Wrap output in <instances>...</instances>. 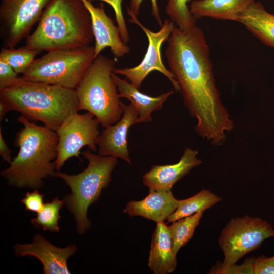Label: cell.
Instances as JSON below:
<instances>
[{
  "mask_svg": "<svg viewBox=\"0 0 274 274\" xmlns=\"http://www.w3.org/2000/svg\"><path fill=\"white\" fill-rule=\"evenodd\" d=\"M167 41V63L185 106L197 119L196 133L215 145H222L234 125L220 99L203 31L196 25L186 30L175 26Z\"/></svg>",
  "mask_w": 274,
  "mask_h": 274,
  "instance_id": "cell-1",
  "label": "cell"
},
{
  "mask_svg": "<svg viewBox=\"0 0 274 274\" xmlns=\"http://www.w3.org/2000/svg\"><path fill=\"white\" fill-rule=\"evenodd\" d=\"M18 121L24 126L16 134L14 143L19 148L7 168L1 172L8 184L21 188L38 189L43 179L54 176L53 160L57 156L58 136L56 131L38 126L23 115Z\"/></svg>",
  "mask_w": 274,
  "mask_h": 274,
  "instance_id": "cell-2",
  "label": "cell"
},
{
  "mask_svg": "<svg viewBox=\"0 0 274 274\" xmlns=\"http://www.w3.org/2000/svg\"><path fill=\"white\" fill-rule=\"evenodd\" d=\"M25 47L41 52L90 45L94 39L90 16L82 0H51Z\"/></svg>",
  "mask_w": 274,
  "mask_h": 274,
  "instance_id": "cell-3",
  "label": "cell"
},
{
  "mask_svg": "<svg viewBox=\"0 0 274 274\" xmlns=\"http://www.w3.org/2000/svg\"><path fill=\"white\" fill-rule=\"evenodd\" d=\"M0 102L8 112H20L30 121H39L56 131L78 111L76 89L32 82L22 77L13 85L0 89Z\"/></svg>",
  "mask_w": 274,
  "mask_h": 274,
  "instance_id": "cell-4",
  "label": "cell"
},
{
  "mask_svg": "<svg viewBox=\"0 0 274 274\" xmlns=\"http://www.w3.org/2000/svg\"><path fill=\"white\" fill-rule=\"evenodd\" d=\"M82 154L88 161L87 167L82 172L69 175L59 170L54 176L62 179L71 189V193L65 195L63 200L74 216L80 235L90 228L88 208L99 199L102 190L111 181V173L117 164L116 157L93 153L89 148Z\"/></svg>",
  "mask_w": 274,
  "mask_h": 274,
  "instance_id": "cell-5",
  "label": "cell"
},
{
  "mask_svg": "<svg viewBox=\"0 0 274 274\" xmlns=\"http://www.w3.org/2000/svg\"><path fill=\"white\" fill-rule=\"evenodd\" d=\"M115 64L114 60L100 54L76 88L78 111L91 113L104 128L118 121L123 112L112 77Z\"/></svg>",
  "mask_w": 274,
  "mask_h": 274,
  "instance_id": "cell-6",
  "label": "cell"
},
{
  "mask_svg": "<svg viewBox=\"0 0 274 274\" xmlns=\"http://www.w3.org/2000/svg\"><path fill=\"white\" fill-rule=\"evenodd\" d=\"M94 46L47 52L22 74L26 80L76 89L93 62Z\"/></svg>",
  "mask_w": 274,
  "mask_h": 274,
  "instance_id": "cell-7",
  "label": "cell"
},
{
  "mask_svg": "<svg viewBox=\"0 0 274 274\" xmlns=\"http://www.w3.org/2000/svg\"><path fill=\"white\" fill-rule=\"evenodd\" d=\"M270 237H274V229L266 221L247 215L232 218L223 228L218 241L224 256L222 263H236Z\"/></svg>",
  "mask_w": 274,
  "mask_h": 274,
  "instance_id": "cell-8",
  "label": "cell"
},
{
  "mask_svg": "<svg viewBox=\"0 0 274 274\" xmlns=\"http://www.w3.org/2000/svg\"><path fill=\"white\" fill-rule=\"evenodd\" d=\"M128 15L129 22L136 24L146 34L148 43L146 54L142 61L133 67L116 68L113 71L115 74L125 76L130 83L139 89L146 76L152 71L156 70L166 76L172 84L176 92H180V87L174 74L163 64L161 49L164 42L167 41L175 25L170 20L166 19L157 32H153L144 26L138 20L137 16L132 14L128 9Z\"/></svg>",
  "mask_w": 274,
  "mask_h": 274,
  "instance_id": "cell-9",
  "label": "cell"
},
{
  "mask_svg": "<svg viewBox=\"0 0 274 274\" xmlns=\"http://www.w3.org/2000/svg\"><path fill=\"white\" fill-rule=\"evenodd\" d=\"M100 122L91 113L79 114L78 112L70 115L56 130L58 136L57 156L54 161L57 171H59L70 158L80 159V150L88 146L93 152L97 149L96 140L100 135Z\"/></svg>",
  "mask_w": 274,
  "mask_h": 274,
  "instance_id": "cell-10",
  "label": "cell"
},
{
  "mask_svg": "<svg viewBox=\"0 0 274 274\" xmlns=\"http://www.w3.org/2000/svg\"><path fill=\"white\" fill-rule=\"evenodd\" d=\"M51 0H0V30L4 47H15L29 35Z\"/></svg>",
  "mask_w": 274,
  "mask_h": 274,
  "instance_id": "cell-11",
  "label": "cell"
},
{
  "mask_svg": "<svg viewBox=\"0 0 274 274\" xmlns=\"http://www.w3.org/2000/svg\"><path fill=\"white\" fill-rule=\"evenodd\" d=\"M17 256H33L43 265L44 274H69L67 260L74 255L77 247L71 245L64 248L53 245L41 234L34 236L30 244H17L14 246Z\"/></svg>",
  "mask_w": 274,
  "mask_h": 274,
  "instance_id": "cell-12",
  "label": "cell"
},
{
  "mask_svg": "<svg viewBox=\"0 0 274 274\" xmlns=\"http://www.w3.org/2000/svg\"><path fill=\"white\" fill-rule=\"evenodd\" d=\"M121 106L123 111L121 118L115 124L105 128L96 143L99 155L121 158L131 164L127 137L130 127L139 123V114L131 103L125 105L121 102Z\"/></svg>",
  "mask_w": 274,
  "mask_h": 274,
  "instance_id": "cell-13",
  "label": "cell"
},
{
  "mask_svg": "<svg viewBox=\"0 0 274 274\" xmlns=\"http://www.w3.org/2000/svg\"><path fill=\"white\" fill-rule=\"evenodd\" d=\"M90 16L95 40L94 57L106 48H110L115 58L123 57L130 51V47L123 41L118 26L107 15L102 4L95 6L89 0H82Z\"/></svg>",
  "mask_w": 274,
  "mask_h": 274,
  "instance_id": "cell-14",
  "label": "cell"
},
{
  "mask_svg": "<svg viewBox=\"0 0 274 274\" xmlns=\"http://www.w3.org/2000/svg\"><path fill=\"white\" fill-rule=\"evenodd\" d=\"M198 154L196 150L186 148L177 163L153 165L143 175L144 185L149 189L171 190L178 180L201 163V161L197 157Z\"/></svg>",
  "mask_w": 274,
  "mask_h": 274,
  "instance_id": "cell-15",
  "label": "cell"
},
{
  "mask_svg": "<svg viewBox=\"0 0 274 274\" xmlns=\"http://www.w3.org/2000/svg\"><path fill=\"white\" fill-rule=\"evenodd\" d=\"M179 202L180 200L174 196L171 190L149 189L144 199L129 201L123 212L131 217H142L157 223L166 220L176 210Z\"/></svg>",
  "mask_w": 274,
  "mask_h": 274,
  "instance_id": "cell-16",
  "label": "cell"
},
{
  "mask_svg": "<svg viewBox=\"0 0 274 274\" xmlns=\"http://www.w3.org/2000/svg\"><path fill=\"white\" fill-rule=\"evenodd\" d=\"M169 226L164 222L156 223L152 234L148 266L155 274H168L177 266Z\"/></svg>",
  "mask_w": 274,
  "mask_h": 274,
  "instance_id": "cell-17",
  "label": "cell"
},
{
  "mask_svg": "<svg viewBox=\"0 0 274 274\" xmlns=\"http://www.w3.org/2000/svg\"><path fill=\"white\" fill-rule=\"evenodd\" d=\"M255 0H193L191 13L196 19L204 17L238 22L240 15Z\"/></svg>",
  "mask_w": 274,
  "mask_h": 274,
  "instance_id": "cell-18",
  "label": "cell"
},
{
  "mask_svg": "<svg viewBox=\"0 0 274 274\" xmlns=\"http://www.w3.org/2000/svg\"><path fill=\"white\" fill-rule=\"evenodd\" d=\"M112 77L116 83L120 97L128 99L136 109L139 114V123L148 122L151 120L152 112L160 110L174 91L152 97L142 93L131 83L117 76L112 72Z\"/></svg>",
  "mask_w": 274,
  "mask_h": 274,
  "instance_id": "cell-19",
  "label": "cell"
},
{
  "mask_svg": "<svg viewBox=\"0 0 274 274\" xmlns=\"http://www.w3.org/2000/svg\"><path fill=\"white\" fill-rule=\"evenodd\" d=\"M263 44L274 48V14L260 2H253L239 16L238 22Z\"/></svg>",
  "mask_w": 274,
  "mask_h": 274,
  "instance_id": "cell-20",
  "label": "cell"
},
{
  "mask_svg": "<svg viewBox=\"0 0 274 274\" xmlns=\"http://www.w3.org/2000/svg\"><path fill=\"white\" fill-rule=\"evenodd\" d=\"M221 200L220 196L209 190L203 189L192 197L180 200L176 210L167 218V223H172L199 212H204Z\"/></svg>",
  "mask_w": 274,
  "mask_h": 274,
  "instance_id": "cell-21",
  "label": "cell"
},
{
  "mask_svg": "<svg viewBox=\"0 0 274 274\" xmlns=\"http://www.w3.org/2000/svg\"><path fill=\"white\" fill-rule=\"evenodd\" d=\"M203 212L178 219L169 226L173 248L177 255L179 250L192 238L203 216Z\"/></svg>",
  "mask_w": 274,
  "mask_h": 274,
  "instance_id": "cell-22",
  "label": "cell"
},
{
  "mask_svg": "<svg viewBox=\"0 0 274 274\" xmlns=\"http://www.w3.org/2000/svg\"><path fill=\"white\" fill-rule=\"evenodd\" d=\"M64 205L63 199L57 197L46 202L42 209L37 213L36 217L31 220V224L35 228H42L44 231L58 232L60 210Z\"/></svg>",
  "mask_w": 274,
  "mask_h": 274,
  "instance_id": "cell-23",
  "label": "cell"
},
{
  "mask_svg": "<svg viewBox=\"0 0 274 274\" xmlns=\"http://www.w3.org/2000/svg\"><path fill=\"white\" fill-rule=\"evenodd\" d=\"M40 52L25 46L18 48L3 47L0 52V59L7 62L18 74H23Z\"/></svg>",
  "mask_w": 274,
  "mask_h": 274,
  "instance_id": "cell-24",
  "label": "cell"
},
{
  "mask_svg": "<svg viewBox=\"0 0 274 274\" xmlns=\"http://www.w3.org/2000/svg\"><path fill=\"white\" fill-rule=\"evenodd\" d=\"M190 0H168L166 13L175 26L186 30L196 26V20L190 12L188 3Z\"/></svg>",
  "mask_w": 274,
  "mask_h": 274,
  "instance_id": "cell-25",
  "label": "cell"
},
{
  "mask_svg": "<svg viewBox=\"0 0 274 274\" xmlns=\"http://www.w3.org/2000/svg\"><path fill=\"white\" fill-rule=\"evenodd\" d=\"M253 258L247 259L244 263L240 265L236 263L230 265H225L222 263H217L210 270L211 274H254Z\"/></svg>",
  "mask_w": 274,
  "mask_h": 274,
  "instance_id": "cell-26",
  "label": "cell"
},
{
  "mask_svg": "<svg viewBox=\"0 0 274 274\" xmlns=\"http://www.w3.org/2000/svg\"><path fill=\"white\" fill-rule=\"evenodd\" d=\"M91 2L100 1L109 4L113 8L115 16L117 25L120 30V36L126 44L130 40L128 29L126 24L122 9V0H89Z\"/></svg>",
  "mask_w": 274,
  "mask_h": 274,
  "instance_id": "cell-27",
  "label": "cell"
},
{
  "mask_svg": "<svg viewBox=\"0 0 274 274\" xmlns=\"http://www.w3.org/2000/svg\"><path fill=\"white\" fill-rule=\"evenodd\" d=\"M44 196L37 189H35L32 192H27L21 199V202L24 205L26 210L37 213L42 209L44 205Z\"/></svg>",
  "mask_w": 274,
  "mask_h": 274,
  "instance_id": "cell-28",
  "label": "cell"
},
{
  "mask_svg": "<svg viewBox=\"0 0 274 274\" xmlns=\"http://www.w3.org/2000/svg\"><path fill=\"white\" fill-rule=\"evenodd\" d=\"M19 78L18 74L7 62L0 59V89L14 84Z\"/></svg>",
  "mask_w": 274,
  "mask_h": 274,
  "instance_id": "cell-29",
  "label": "cell"
},
{
  "mask_svg": "<svg viewBox=\"0 0 274 274\" xmlns=\"http://www.w3.org/2000/svg\"><path fill=\"white\" fill-rule=\"evenodd\" d=\"M253 270L254 274H274V256L261 255L255 258Z\"/></svg>",
  "mask_w": 274,
  "mask_h": 274,
  "instance_id": "cell-30",
  "label": "cell"
},
{
  "mask_svg": "<svg viewBox=\"0 0 274 274\" xmlns=\"http://www.w3.org/2000/svg\"><path fill=\"white\" fill-rule=\"evenodd\" d=\"M143 0H130V7L127 8L134 15L138 16L139 13L140 6ZM151 3V13L153 16L155 18L158 24L161 26L163 24L162 22L159 8L157 0H150Z\"/></svg>",
  "mask_w": 274,
  "mask_h": 274,
  "instance_id": "cell-31",
  "label": "cell"
},
{
  "mask_svg": "<svg viewBox=\"0 0 274 274\" xmlns=\"http://www.w3.org/2000/svg\"><path fill=\"white\" fill-rule=\"evenodd\" d=\"M0 155L3 161L9 164L12 160L11 150L3 138L1 128H0Z\"/></svg>",
  "mask_w": 274,
  "mask_h": 274,
  "instance_id": "cell-32",
  "label": "cell"
}]
</instances>
